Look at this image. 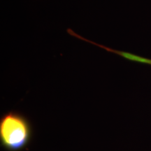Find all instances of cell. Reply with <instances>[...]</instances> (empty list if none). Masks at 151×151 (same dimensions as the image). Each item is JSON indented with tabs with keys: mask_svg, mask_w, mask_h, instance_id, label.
I'll return each mask as SVG.
<instances>
[{
	"mask_svg": "<svg viewBox=\"0 0 151 151\" xmlns=\"http://www.w3.org/2000/svg\"><path fill=\"white\" fill-rule=\"evenodd\" d=\"M33 134L32 124L21 113L9 111L0 118V144L7 151L25 148Z\"/></svg>",
	"mask_w": 151,
	"mask_h": 151,
	"instance_id": "6da1fadb",
	"label": "cell"
},
{
	"mask_svg": "<svg viewBox=\"0 0 151 151\" xmlns=\"http://www.w3.org/2000/svg\"><path fill=\"white\" fill-rule=\"evenodd\" d=\"M150 60V61H148V64L149 65H151V60Z\"/></svg>",
	"mask_w": 151,
	"mask_h": 151,
	"instance_id": "7a4b0ae2",
	"label": "cell"
}]
</instances>
